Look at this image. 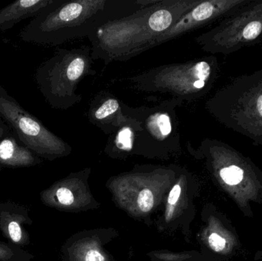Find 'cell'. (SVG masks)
Masks as SVG:
<instances>
[{
	"label": "cell",
	"instance_id": "8fae6325",
	"mask_svg": "<svg viewBox=\"0 0 262 261\" xmlns=\"http://www.w3.org/2000/svg\"><path fill=\"white\" fill-rule=\"evenodd\" d=\"M41 162V157L19 145L10 134L0 139V165L3 168H29Z\"/></svg>",
	"mask_w": 262,
	"mask_h": 261
},
{
	"label": "cell",
	"instance_id": "8992f818",
	"mask_svg": "<svg viewBox=\"0 0 262 261\" xmlns=\"http://www.w3.org/2000/svg\"><path fill=\"white\" fill-rule=\"evenodd\" d=\"M0 118L13 130L23 146L39 157L53 160L72 152L69 144L45 127L1 85Z\"/></svg>",
	"mask_w": 262,
	"mask_h": 261
},
{
	"label": "cell",
	"instance_id": "5b68a950",
	"mask_svg": "<svg viewBox=\"0 0 262 261\" xmlns=\"http://www.w3.org/2000/svg\"><path fill=\"white\" fill-rule=\"evenodd\" d=\"M212 74L209 60H193L158 66L130 77L128 81L138 91L169 93L184 102L204 92Z\"/></svg>",
	"mask_w": 262,
	"mask_h": 261
},
{
	"label": "cell",
	"instance_id": "7a4b0ae2",
	"mask_svg": "<svg viewBox=\"0 0 262 261\" xmlns=\"http://www.w3.org/2000/svg\"><path fill=\"white\" fill-rule=\"evenodd\" d=\"M201 0H155L132 15L107 23L88 37L92 58L105 64L127 61L172 27Z\"/></svg>",
	"mask_w": 262,
	"mask_h": 261
},
{
	"label": "cell",
	"instance_id": "2e32d148",
	"mask_svg": "<svg viewBox=\"0 0 262 261\" xmlns=\"http://www.w3.org/2000/svg\"><path fill=\"white\" fill-rule=\"evenodd\" d=\"M139 208L143 212H148L154 207V198L152 192L148 188H144L140 192L137 199Z\"/></svg>",
	"mask_w": 262,
	"mask_h": 261
},
{
	"label": "cell",
	"instance_id": "5bb4252c",
	"mask_svg": "<svg viewBox=\"0 0 262 261\" xmlns=\"http://www.w3.org/2000/svg\"><path fill=\"white\" fill-rule=\"evenodd\" d=\"M32 253L9 242H0V261H32Z\"/></svg>",
	"mask_w": 262,
	"mask_h": 261
},
{
	"label": "cell",
	"instance_id": "30bf717a",
	"mask_svg": "<svg viewBox=\"0 0 262 261\" xmlns=\"http://www.w3.org/2000/svg\"><path fill=\"white\" fill-rule=\"evenodd\" d=\"M88 118L92 125L110 136L125 122L127 116L123 113L122 101L111 92L102 90L91 101Z\"/></svg>",
	"mask_w": 262,
	"mask_h": 261
},
{
	"label": "cell",
	"instance_id": "9c48e42d",
	"mask_svg": "<svg viewBox=\"0 0 262 261\" xmlns=\"http://www.w3.org/2000/svg\"><path fill=\"white\" fill-rule=\"evenodd\" d=\"M29 208L11 200L0 202V231L8 242L23 248L30 245L27 227L32 225Z\"/></svg>",
	"mask_w": 262,
	"mask_h": 261
},
{
	"label": "cell",
	"instance_id": "52a82bcc",
	"mask_svg": "<svg viewBox=\"0 0 262 261\" xmlns=\"http://www.w3.org/2000/svg\"><path fill=\"white\" fill-rule=\"evenodd\" d=\"M262 32V3L210 32L199 35L195 41L209 52H226L231 47L256 39Z\"/></svg>",
	"mask_w": 262,
	"mask_h": 261
},
{
	"label": "cell",
	"instance_id": "6da1fadb",
	"mask_svg": "<svg viewBox=\"0 0 262 261\" xmlns=\"http://www.w3.org/2000/svg\"><path fill=\"white\" fill-rule=\"evenodd\" d=\"M155 0H55L21 29L26 42L57 46L89 37L101 26L132 15Z\"/></svg>",
	"mask_w": 262,
	"mask_h": 261
},
{
	"label": "cell",
	"instance_id": "ac0fdd59",
	"mask_svg": "<svg viewBox=\"0 0 262 261\" xmlns=\"http://www.w3.org/2000/svg\"><path fill=\"white\" fill-rule=\"evenodd\" d=\"M180 193H181V186L180 185H176L171 190L169 193V198H168V203L169 205H175L180 198Z\"/></svg>",
	"mask_w": 262,
	"mask_h": 261
},
{
	"label": "cell",
	"instance_id": "7c38bea8",
	"mask_svg": "<svg viewBox=\"0 0 262 261\" xmlns=\"http://www.w3.org/2000/svg\"><path fill=\"white\" fill-rule=\"evenodd\" d=\"M55 0H18L0 9V31L6 32L29 18H35Z\"/></svg>",
	"mask_w": 262,
	"mask_h": 261
},
{
	"label": "cell",
	"instance_id": "ffe728a7",
	"mask_svg": "<svg viewBox=\"0 0 262 261\" xmlns=\"http://www.w3.org/2000/svg\"><path fill=\"white\" fill-rule=\"evenodd\" d=\"M10 133L9 127L0 118V139L7 136Z\"/></svg>",
	"mask_w": 262,
	"mask_h": 261
},
{
	"label": "cell",
	"instance_id": "277c9868",
	"mask_svg": "<svg viewBox=\"0 0 262 261\" xmlns=\"http://www.w3.org/2000/svg\"><path fill=\"white\" fill-rule=\"evenodd\" d=\"M183 103L174 98L152 107H132L122 102L123 113L137 120L140 124L134 153L163 156L181 149L177 108Z\"/></svg>",
	"mask_w": 262,
	"mask_h": 261
},
{
	"label": "cell",
	"instance_id": "7402d4cb",
	"mask_svg": "<svg viewBox=\"0 0 262 261\" xmlns=\"http://www.w3.org/2000/svg\"><path fill=\"white\" fill-rule=\"evenodd\" d=\"M3 167H1V165H0V171H1V170H3Z\"/></svg>",
	"mask_w": 262,
	"mask_h": 261
},
{
	"label": "cell",
	"instance_id": "d6986e66",
	"mask_svg": "<svg viewBox=\"0 0 262 261\" xmlns=\"http://www.w3.org/2000/svg\"><path fill=\"white\" fill-rule=\"evenodd\" d=\"M85 261H105V258L99 251L92 249L88 251Z\"/></svg>",
	"mask_w": 262,
	"mask_h": 261
},
{
	"label": "cell",
	"instance_id": "3957f363",
	"mask_svg": "<svg viewBox=\"0 0 262 261\" xmlns=\"http://www.w3.org/2000/svg\"><path fill=\"white\" fill-rule=\"evenodd\" d=\"M92 46L59 49L43 61L35 74L38 90L54 109L67 110L82 101L78 86L84 78L95 76Z\"/></svg>",
	"mask_w": 262,
	"mask_h": 261
},
{
	"label": "cell",
	"instance_id": "4fadbf2b",
	"mask_svg": "<svg viewBox=\"0 0 262 261\" xmlns=\"http://www.w3.org/2000/svg\"><path fill=\"white\" fill-rule=\"evenodd\" d=\"M140 130V124L138 121L127 116L125 122L107 139L105 151L112 156H125L134 153L136 139Z\"/></svg>",
	"mask_w": 262,
	"mask_h": 261
},
{
	"label": "cell",
	"instance_id": "44dd1931",
	"mask_svg": "<svg viewBox=\"0 0 262 261\" xmlns=\"http://www.w3.org/2000/svg\"><path fill=\"white\" fill-rule=\"evenodd\" d=\"M257 108H258V113L262 117V94L260 95L257 101Z\"/></svg>",
	"mask_w": 262,
	"mask_h": 261
},
{
	"label": "cell",
	"instance_id": "ba28073f",
	"mask_svg": "<svg viewBox=\"0 0 262 261\" xmlns=\"http://www.w3.org/2000/svg\"><path fill=\"white\" fill-rule=\"evenodd\" d=\"M244 3L246 2L240 0L201 1L182 16L172 27L152 40L145 49V52L202 27L226 13L229 9Z\"/></svg>",
	"mask_w": 262,
	"mask_h": 261
},
{
	"label": "cell",
	"instance_id": "9a60e30c",
	"mask_svg": "<svg viewBox=\"0 0 262 261\" xmlns=\"http://www.w3.org/2000/svg\"><path fill=\"white\" fill-rule=\"evenodd\" d=\"M244 170L238 165H232L224 167L220 171V176L223 182L229 186H236L244 179Z\"/></svg>",
	"mask_w": 262,
	"mask_h": 261
},
{
	"label": "cell",
	"instance_id": "e0dca14e",
	"mask_svg": "<svg viewBox=\"0 0 262 261\" xmlns=\"http://www.w3.org/2000/svg\"><path fill=\"white\" fill-rule=\"evenodd\" d=\"M209 246L216 252H222L227 247V241L217 233H212L209 237Z\"/></svg>",
	"mask_w": 262,
	"mask_h": 261
}]
</instances>
